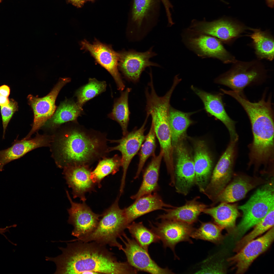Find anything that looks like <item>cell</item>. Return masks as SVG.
Instances as JSON below:
<instances>
[{
	"label": "cell",
	"mask_w": 274,
	"mask_h": 274,
	"mask_svg": "<svg viewBox=\"0 0 274 274\" xmlns=\"http://www.w3.org/2000/svg\"><path fill=\"white\" fill-rule=\"evenodd\" d=\"M132 237L143 249L148 251L149 245L159 242V237L151 230L145 227L142 222H133L127 227Z\"/></svg>",
	"instance_id": "33"
},
{
	"label": "cell",
	"mask_w": 274,
	"mask_h": 274,
	"mask_svg": "<svg viewBox=\"0 0 274 274\" xmlns=\"http://www.w3.org/2000/svg\"><path fill=\"white\" fill-rule=\"evenodd\" d=\"M236 142L231 140L215 167L210 180L203 193L214 203L231 179Z\"/></svg>",
	"instance_id": "10"
},
{
	"label": "cell",
	"mask_w": 274,
	"mask_h": 274,
	"mask_svg": "<svg viewBox=\"0 0 274 274\" xmlns=\"http://www.w3.org/2000/svg\"><path fill=\"white\" fill-rule=\"evenodd\" d=\"M67 3H70L77 8H81L86 1L85 0H66Z\"/></svg>",
	"instance_id": "40"
},
{
	"label": "cell",
	"mask_w": 274,
	"mask_h": 274,
	"mask_svg": "<svg viewBox=\"0 0 274 274\" xmlns=\"http://www.w3.org/2000/svg\"><path fill=\"white\" fill-rule=\"evenodd\" d=\"M199 197L187 201L184 205L173 209H165L166 213L159 215L157 219H165L180 221L192 224L208 206L198 201Z\"/></svg>",
	"instance_id": "25"
},
{
	"label": "cell",
	"mask_w": 274,
	"mask_h": 274,
	"mask_svg": "<svg viewBox=\"0 0 274 274\" xmlns=\"http://www.w3.org/2000/svg\"><path fill=\"white\" fill-rule=\"evenodd\" d=\"M175 146L176 160L174 170V186L177 192L185 196L195 184L194 161L183 144H177Z\"/></svg>",
	"instance_id": "18"
},
{
	"label": "cell",
	"mask_w": 274,
	"mask_h": 274,
	"mask_svg": "<svg viewBox=\"0 0 274 274\" xmlns=\"http://www.w3.org/2000/svg\"><path fill=\"white\" fill-rule=\"evenodd\" d=\"M264 181L244 175L235 177L217 196L214 203L233 202L244 198L247 193Z\"/></svg>",
	"instance_id": "21"
},
{
	"label": "cell",
	"mask_w": 274,
	"mask_h": 274,
	"mask_svg": "<svg viewBox=\"0 0 274 274\" xmlns=\"http://www.w3.org/2000/svg\"><path fill=\"white\" fill-rule=\"evenodd\" d=\"M119 197L101 215L97 226L89 236L81 241L94 242L102 245L116 247L121 250L123 246L117 241L123 236L129 225L124 209L119 207Z\"/></svg>",
	"instance_id": "3"
},
{
	"label": "cell",
	"mask_w": 274,
	"mask_h": 274,
	"mask_svg": "<svg viewBox=\"0 0 274 274\" xmlns=\"http://www.w3.org/2000/svg\"><path fill=\"white\" fill-rule=\"evenodd\" d=\"M107 84L105 81H99L94 78H90L88 82L78 89L75 95L77 104L82 108L87 101L105 91Z\"/></svg>",
	"instance_id": "34"
},
{
	"label": "cell",
	"mask_w": 274,
	"mask_h": 274,
	"mask_svg": "<svg viewBox=\"0 0 274 274\" xmlns=\"http://www.w3.org/2000/svg\"><path fill=\"white\" fill-rule=\"evenodd\" d=\"M156 135L153 126L151 124L149 131L140 148L139 160L138 168L134 179L138 178L145 163L151 156L155 155L156 148Z\"/></svg>",
	"instance_id": "37"
},
{
	"label": "cell",
	"mask_w": 274,
	"mask_h": 274,
	"mask_svg": "<svg viewBox=\"0 0 274 274\" xmlns=\"http://www.w3.org/2000/svg\"><path fill=\"white\" fill-rule=\"evenodd\" d=\"M195 183L203 193L208 183L212 169V162L205 143L200 141L196 144L193 160Z\"/></svg>",
	"instance_id": "24"
},
{
	"label": "cell",
	"mask_w": 274,
	"mask_h": 274,
	"mask_svg": "<svg viewBox=\"0 0 274 274\" xmlns=\"http://www.w3.org/2000/svg\"><path fill=\"white\" fill-rule=\"evenodd\" d=\"M83 113V109L73 100L66 99L62 102L52 117L45 124L55 127L64 123L76 121Z\"/></svg>",
	"instance_id": "28"
},
{
	"label": "cell",
	"mask_w": 274,
	"mask_h": 274,
	"mask_svg": "<svg viewBox=\"0 0 274 274\" xmlns=\"http://www.w3.org/2000/svg\"><path fill=\"white\" fill-rule=\"evenodd\" d=\"M221 229L218 225L211 222H202L199 228H194L191 237L196 239L218 243L222 239Z\"/></svg>",
	"instance_id": "35"
},
{
	"label": "cell",
	"mask_w": 274,
	"mask_h": 274,
	"mask_svg": "<svg viewBox=\"0 0 274 274\" xmlns=\"http://www.w3.org/2000/svg\"><path fill=\"white\" fill-rule=\"evenodd\" d=\"M183 37L187 46L201 57L216 58L225 63H233L237 61L225 49L221 41L214 37L188 28Z\"/></svg>",
	"instance_id": "7"
},
{
	"label": "cell",
	"mask_w": 274,
	"mask_h": 274,
	"mask_svg": "<svg viewBox=\"0 0 274 274\" xmlns=\"http://www.w3.org/2000/svg\"><path fill=\"white\" fill-rule=\"evenodd\" d=\"M195 112H184L170 106L169 121L173 146H175L192 123L190 116Z\"/></svg>",
	"instance_id": "30"
},
{
	"label": "cell",
	"mask_w": 274,
	"mask_h": 274,
	"mask_svg": "<svg viewBox=\"0 0 274 274\" xmlns=\"http://www.w3.org/2000/svg\"><path fill=\"white\" fill-rule=\"evenodd\" d=\"M270 181L258 188L245 204L238 207L243 213L235 230L238 236H242L274 209L273 179Z\"/></svg>",
	"instance_id": "4"
},
{
	"label": "cell",
	"mask_w": 274,
	"mask_h": 274,
	"mask_svg": "<svg viewBox=\"0 0 274 274\" xmlns=\"http://www.w3.org/2000/svg\"><path fill=\"white\" fill-rule=\"evenodd\" d=\"M18 108L17 102L13 99H9V103L7 105L1 107L3 128V138H4L8 125L14 113L18 110Z\"/></svg>",
	"instance_id": "38"
},
{
	"label": "cell",
	"mask_w": 274,
	"mask_h": 274,
	"mask_svg": "<svg viewBox=\"0 0 274 274\" xmlns=\"http://www.w3.org/2000/svg\"><path fill=\"white\" fill-rule=\"evenodd\" d=\"M152 49L151 47L144 52L130 49L119 53L118 66L126 79L136 83L139 81L142 73L147 67L160 66L150 60V58L157 55Z\"/></svg>",
	"instance_id": "13"
},
{
	"label": "cell",
	"mask_w": 274,
	"mask_h": 274,
	"mask_svg": "<svg viewBox=\"0 0 274 274\" xmlns=\"http://www.w3.org/2000/svg\"><path fill=\"white\" fill-rule=\"evenodd\" d=\"M151 160L144 173L142 182L137 193L130 198L136 200L144 196L155 193L158 190L159 172L163 154L160 152L157 156H152Z\"/></svg>",
	"instance_id": "26"
},
{
	"label": "cell",
	"mask_w": 274,
	"mask_h": 274,
	"mask_svg": "<svg viewBox=\"0 0 274 274\" xmlns=\"http://www.w3.org/2000/svg\"></svg>",
	"instance_id": "44"
},
{
	"label": "cell",
	"mask_w": 274,
	"mask_h": 274,
	"mask_svg": "<svg viewBox=\"0 0 274 274\" xmlns=\"http://www.w3.org/2000/svg\"><path fill=\"white\" fill-rule=\"evenodd\" d=\"M131 89L128 88L122 91L120 97L114 102L112 112L108 115L110 119L117 122L121 126L123 136L128 132V127L130 114L128 105V96Z\"/></svg>",
	"instance_id": "31"
},
{
	"label": "cell",
	"mask_w": 274,
	"mask_h": 274,
	"mask_svg": "<svg viewBox=\"0 0 274 274\" xmlns=\"http://www.w3.org/2000/svg\"><path fill=\"white\" fill-rule=\"evenodd\" d=\"M161 3V0H131L127 24V31L130 36H138L157 24Z\"/></svg>",
	"instance_id": "6"
},
{
	"label": "cell",
	"mask_w": 274,
	"mask_h": 274,
	"mask_svg": "<svg viewBox=\"0 0 274 274\" xmlns=\"http://www.w3.org/2000/svg\"><path fill=\"white\" fill-rule=\"evenodd\" d=\"M149 115L147 114L145 121L138 129H135L128 132L120 140H112V142L118 143L115 146L108 148V152L114 150L119 151L122 154V166L123 174L120 188V194L124 191L127 172L129 166L133 157L137 153L144 141L146 136L144 133L145 126Z\"/></svg>",
	"instance_id": "14"
},
{
	"label": "cell",
	"mask_w": 274,
	"mask_h": 274,
	"mask_svg": "<svg viewBox=\"0 0 274 274\" xmlns=\"http://www.w3.org/2000/svg\"><path fill=\"white\" fill-rule=\"evenodd\" d=\"M229 71L217 78L216 83L227 86L233 90L242 92L246 87L263 81L266 71L259 62L237 60Z\"/></svg>",
	"instance_id": "5"
},
{
	"label": "cell",
	"mask_w": 274,
	"mask_h": 274,
	"mask_svg": "<svg viewBox=\"0 0 274 274\" xmlns=\"http://www.w3.org/2000/svg\"><path fill=\"white\" fill-rule=\"evenodd\" d=\"M66 193L71 205L67 209L68 222L74 227L72 235L81 241L90 235L96 228L101 215L94 213L85 202L73 201L67 190Z\"/></svg>",
	"instance_id": "8"
},
{
	"label": "cell",
	"mask_w": 274,
	"mask_h": 274,
	"mask_svg": "<svg viewBox=\"0 0 274 274\" xmlns=\"http://www.w3.org/2000/svg\"><path fill=\"white\" fill-rule=\"evenodd\" d=\"M65 248L59 247L62 253L46 260L54 262L55 273L136 274L137 271L127 262L118 261L106 246L94 242L73 240Z\"/></svg>",
	"instance_id": "1"
},
{
	"label": "cell",
	"mask_w": 274,
	"mask_h": 274,
	"mask_svg": "<svg viewBox=\"0 0 274 274\" xmlns=\"http://www.w3.org/2000/svg\"><path fill=\"white\" fill-rule=\"evenodd\" d=\"M191 89L200 98L206 111L220 120L229 132L231 140L237 141L238 136L235 131V122L229 116L225 109L221 94H213L200 90L193 85Z\"/></svg>",
	"instance_id": "20"
},
{
	"label": "cell",
	"mask_w": 274,
	"mask_h": 274,
	"mask_svg": "<svg viewBox=\"0 0 274 274\" xmlns=\"http://www.w3.org/2000/svg\"><path fill=\"white\" fill-rule=\"evenodd\" d=\"M161 220L160 222L154 223L155 226L150 221L149 226L162 241L164 247L170 248L177 257L175 251V246L181 242L192 243L190 237L195 228L192 224L174 220Z\"/></svg>",
	"instance_id": "12"
},
{
	"label": "cell",
	"mask_w": 274,
	"mask_h": 274,
	"mask_svg": "<svg viewBox=\"0 0 274 274\" xmlns=\"http://www.w3.org/2000/svg\"><path fill=\"white\" fill-rule=\"evenodd\" d=\"M82 48L89 51L97 62L113 77L118 90L122 91L125 85L118 69L119 53L111 47L96 40L91 44L86 40L81 42Z\"/></svg>",
	"instance_id": "16"
},
{
	"label": "cell",
	"mask_w": 274,
	"mask_h": 274,
	"mask_svg": "<svg viewBox=\"0 0 274 274\" xmlns=\"http://www.w3.org/2000/svg\"><path fill=\"white\" fill-rule=\"evenodd\" d=\"M274 227L263 236L250 241L228 261L235 264L237 273H242L248 269L253 261L269 247L274 239Z\"/></svg>",
	"instance_id": "17"
},
{
	"label": "cell",
	"mask_w": 274,
	"mask_h": 274,
	"mask_svg": "<svg viewBox=\"0 0 274 274\" xmlns=\"http://www.w3.org/2000/svg\"><path fill=\"white\" fill-rule=\"evenodd\" d=\"M252 32L249 35L252 39L255 53L260 59L270 61L274 58V41L272 36L260 29L248 28Z\"/></svg>",
	"instance_id": "29"
},
{
	"label": "cell",
	"mask_w": 274,
	"mask_h": 274,
	"mask_svg": "<svg viewBox=\"0 0 274 274\" xmlns=\"http://www.w3.org/2000/svg\"><path fill=\"white\" fill-rule=\"evenodd\" d=\"M266 3L268 7L272 8L273 6L274 0H265Z\"/></svg>",
	"instance_id": "42"
},
{
	"label": "cell",
	"mask_w": 274,
	"mask_h": 274,
	"mask_svg": "<svg viewBox=\"0 0 274 274\" xmlns=\"http://www.w3.org/2000/svg\"><path fill=\"white\" fill-rule=\"evenodd\" d=\"M189 28L195 31L214 37L225 43H228L239 37L248 28L239 22L222 18L211 22L205 19L201 21L192 20Z\"/></svg>",
	"instance_id": "11"
},
{
	"label": "cell",
	"mask_w": 274,
	"mask_h": 274,
	"mask_svg": "<svg viewBox=\"0 0 274 274\" xmlns=\"http://www.w3.org/2000/svg\"><path fill=\"white\" fill-rule=\"evenodd\" d=\"M274 209H272L258 223L254 229L245 236L236 244L235 249L238 252L247 243L273 227Z\"/></svg>",
	"instance_id": "36"
},
{
	"label": "cell",
	"mask_w": 274,
	"mask_h": 274,
	"mask_svg": "<svg viewBox=\"0 0 274 274\" xmlns=\"http://www.w3.org/2000/svg\"><path fill=\"white\" fill-rule=\"evenodd\" d=\"M8 97L0 95V106H3L7 105L9 103Z\"/></svg>",
	"instance_id": "41"
},
{
	"label": "cell",
	"mask_w": 274,
	"mask_h": 274,
	"mask_svg": "<svg viewBox=\"0 0 274 274\" xmlns=\"http://www.w3.org/2000/svg\"><path fill=\"white\" fill-rule=\"evenodd\" d=\"M122 166L121 158L117 155L109 158H105L100 161L94 170L91 171V178L93 182L99 188L103 179L110 175H114Z\"/></svg>",
	"instance_id": "32"
},
{
	"label": "cell",
	"mask_w": 274,
	"mask_h": 274,
	"mask_svg": "<svg viewBox=\"0 0 274 274\" xmlns=\"http://www.w3.org/2000/svg\"><path fill=\"white\" fill-rule=\"evenodd\" d=\"M221 0V1H222V0Z\"/></svg>",
	"instance_id": "45"
},
{
	"label": "cell",
	"mask_w": 274,
	"mask_h": 274,
	"mask_svg": "<svg viewBox=\"0 0 274 274\" xmlns=\"http://www.w3.org/2000/svg\"><path fill=\"white\" fill-rule=\"evenodd\" d=\"M176 207L165 203L156 192L142 196L135 200L128 207L124 209L128 223L129 224L138 218L157 210H164V208Z\"/></svg>",
	"instance_id": "23"
},
{
	"label": "cell",
	"mask_w": 274,
	"mask_h": 274,
	"mask_svg": "<svg viewBox=\"0 0 274 274\" xmlns=\"http://www.w3.org/2000/svg\"><path fill=\"white\" fill-rule=\"evenodd\" d=\"M64 168V177L72 189L73 197L79 198L82 202H85L86 193L95 190V184L91 178V169L87 165H69Z\"/></svg>",
	"instance_id": "19"
},
{
	"label": "cell",
	"mask_w": 274,
	"mask_h": 274,
	"mask_svg": "<svg viewBox=\"0 0 274 274\" xmlns=\"http://www.w3.org/2000/svg\"><path fill=\"white\" fill-rule=\"evenodd\" d=\"M58 150L65 166L87 165L107 152L106 141L99 136L79 128L72 129L61 136Z\"/></svg>",
	"instance_id": "2"
},
{
	"label": "cell",
	"mask_w": 274,
	"mask_h": 274,
	"mask_svg": "<svg viewBox=\"0 0 274 274\" xmlns=\"http://www.w3.org/2000/svg\"><path fill=\"white\" fill-rule=\"evenodd\" d=\"M10 93V89L7 85H3L0 86V95L8 97Z\"/></svg>",
	"instance_id": "39"
},
{
	"label": "cell",
	"mask_w": 274,
	"mask_h": 274,
	"mask_svg": "<svg viewBox=\"0 0 274 274\" xmlns=\"http://www.w3.org/2000/svg\"><path fill=\"white\" fill-rule=\"evenodd\" d=\"M85 0V1L86 2L87 1H89L92 2H93L94 1H95L96 0Z\"/></svg>",
	"instance_id": "43"
},
{
	"label": "cell",
	"mask_w": 274,
	"mask_h": 274,
	"mask_svg": "<svg viewBox=\"0 0 274 274\" xmlns=\"http://www.w3.org/2000/svg\"><path fill=\"white\" fill-rule=\"evenodd\" d=\"M119 238L125 247L122 249L125 254L127 262L138 271H144L151 274H171L172 272L168 268H163L158 266L150 257L147 251L142 248L134 239L128 237L125 233Z\"/></svg>",
	"instance_id": "15"
},
{
	"label": "cell",
	"mask_w": 274,
	"mask_h": 274,
	"mask_svg": "<svg viewBox=\"0 0 274 274\" xmlns=\"http://www.w3.org/2000/svg\"><path fill=\"white\" fill-rule=\"evenodd\" d=\"M71 80L69 78H60L50 92L43 97L39 98L31 94L28 96L29 104L33 112L34 121L32 129L23 139H28L33 133L52 117L56 108L55 102L59 92L62 88Z\"/></svg>",
	"instance_id": "9"
},
{
	"label": "cell",
	"mask_w": 274,
	"mask_h": 274,
	"mask_svg": "<svg viewBox=\"0 0 274 274\" xmlns=\"http://www.w3.org/2000/svg\"><path fill=\"white\" fill-rule=\"evenodd\" d=\"M203 212L211 216L215 222L222 229H233L239 213L238 207L234 204L221 202L218 206L206 208Z\"/></svg>",
	"instance_id": "27"
},
{
	"label": "cell",
	"mask_w": 274,
	"mask_h": 274,
	"mask_svg": "<svg viewBox=\"0 0 274 274\" xmlns=\"http://www.w3.org/2000/svg\"><path fill=\"white\" fill-rule=\"evenodd\" d=\"M50 140L48 136L44 135H38L30 140H15L11 147L0 150V171H3L5 165L20 158L31 150L47 146Z\"/></svg>",
	"instance_id": "22"
}]
</instances>
